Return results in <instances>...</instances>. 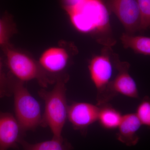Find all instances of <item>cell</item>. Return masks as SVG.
<instances>
[{
    "instance_id": "obj_1",
    "label": "cell",
    "mask_w": 150,
    "mask_h": 150,
    "mask_svg": "<svg viewBox=\"0 0 150 150\" xmlns=\"http://www.w3.org/2000/svg\"><path fill=\"white\" fill-rule=\"evenodd\" d=\"M71 22L81 33L105 36L111 33L109 9L104 0H73L63 6Z\"/></svg>"
},
{
    "instance_id": "obj_2",
    "label": "cell",
    "mask_w": 150,
    "mask_h": 150,
    "mask_svg": "<svg viewBox=\"0 0 150 150\" xmlns=\"http://www.w3.org/2000/svg\"><path fill=\"white\" fill-rule=\"evenodd\" d=\"M67 77L59 78L51 91L41 90L39 96L45 102V110L42 125L48 126L53 138H62V133L67 119L69 105L66 97Z\"/></svg>"
},
{
    "instance_id": "obj_3",
    "label": "cell",
    "mask_w": 150,
    "mask_h": 150,
    "mask_svg": "<svg viewBox=\"0 0 150 150\" xmlns=\"http://www.w3.org/2000/svg\"><path fill=\"white\" fill-rule=\"evenodd\" d=\"M9 86L14 97L15 117L23 133L42 125L40 105L23 85L12 75L8 77Z\"/></svg>"
},
{
    "instance_id": "obj_4",
    "label": "cell",
    "mask_w": 150,
    "mask_h": 150,
    "mask_svg": "<svg viewBox=\"0 0 150 150\" xmlns=\"http://www.w3.org/2000/svg\"><path fill=\"white\" fill-rule=\"evenodd\" d=\"M2 48L11 75L17 79L22 82L36 80L44 87L53 83L39 63H37L32 58L11 45Z\"/></svg>"
},
{
    "instance_id": "obj_5",
    "label": "cell",
    "mask_w": 150,
    "mask_h": 150,
    "mask_svg": "<svg viewBox=\"0 0 150 150\" xmlns=\"http://www.w3.org/2000/svg\"><path fill=\"white\" fill-rule=\"evenodd\" d=\"M111 46H105L101 54L93 57L89 63L88 71L97 91V105L108 103L111 99L109 86L112 77L113 53Z\"/></svg>"
},
{
    "instance_id": "obj_6",
    "label": "cell",
    "mask_w": 150,
    "mask_h": 150,
    "mask_svg": "<svg viewBox=\"0 0 150 150\" xmlns=\"http://www.w3.org/2000/svg\"><path fill=\"white\" fill-rule=\"evenodd\" d=\"M114 67L118 71L116 76L109 86L110 98L118 94L133 98H139V91L136 82L129 73L130 65L127 62H121L118 55L113 54Z\"/></svg>"
},
{
    "instance_id": "obj_7",
    "label": "cell",
    "mask_w": 150,
    "mask_h": 150,
    "mask_svg": "<svg viewBox=\"0 0 150 150\" xmlns=\"http://www.w3.org/2000/svg\"><path fill=\"white\" fill-rule=\"evenodd\" d=\"M106 4L123 24L126 33L134 35L139 30L141 16L137 0H107Z\"/></svg>"
},
{
    "instance_id": "obj_8",
    "label": "cell",
    "mask_w": 150,
    "mask_h": 150,
    "mask_svg": "<svg viewBox=\"0 0 150 150\" xmlns=\"http://www.w3.org/2000/svg\"><path fill=\"white\" fill-rule=\"evenodd\" d=\"M99 107L87 102H74L69 105L67 119L74 129L85 135L88 127L98 121Z\"/></svg>"
},
{
    "instance_id": "obj_9",
    "label": "cell",
    "mask_w": 150,
    "mask_h": 150,
    "mask_svg": "<svg viewBox=\"0 0 150 150\" xmlns=\"http://www.w3.org/2000/svg\"><path fill=\"white\" fill-rule=\"evenodd\" d=\"M23 134L15 116L0 111V150L17 147Z\"/></svg>"
},
{
    "instance_id": "obj_10",
    "label": "cell",
    "mask_w": 150,
    "mask_h": 150,
    "mask_svg": "<svg viewBox=\"0 0 150 150\" xmlns=\"http://www.w3.org/2000/svg\"><path fill=\"white\" fill-rule=\"evenodd\" d=\"M69 59V53L65 48L52 47L43 52L39 64L46 73L59 74L67 68Z\"/></svg>"
},
{
    "instance_id": "obj_11",
    "label": "cell",
    "mask_w": 150,
    "mask_h": 150,
    "mask_svg": "<svg viewBox=\"0 0 150 150\" xmlns=\"http://www.w3.org/2000/svg\"><path fill=\"white\" fill-rule=\"evenodd\" d=\"M142 126L135 112L123 115L121 123L117 129V140L128 146H135L139 141L140 138L137 132Z\"/></svg>"
},
{
    "instance_id": "obj_12",
    "label": "cell",
    "mask_w": 150,
    "mask_h": 150,
    "mask_svg": "<svg viewBox=\"0 0 150 150\" xmlns=\"http://www.w3.org/2000/svg\"><path fill=\"white\" fill-rule=\"evenodd\" d=\"M98 121L105 130H113L118 129L123 115L109 103L99 105Z\"/></svg>"
},
{
    "instance_id": "obj_13",
    "label": "cell",
    "mask_w": 150,
    "mask_h": 150,
    "mask_svg": "<svg viewBox=\"0 0 150 150\" xmlns=\"http://www.w3.org/2000/svg\"><path fill=\"white\" fill-rule=\"evenodd\" d=\"M19 144L24 150H72L73 149L71 145L63 137H53L52 139L33 144L22 139Z\"/></svg>"
},
{
    "instance_id": "obj_14",
    "label": "cell",
    "mask_w": 150,
    "mask_h": 150,
    "mask_svg": "<svg viewBox=\"0 0 150 150\" xmlns=\"http://www.w3.org/2000/svg\"><path fill=\"white\" fill-rule=\"evenodd\" d=\"M121 43L125 48H130L137 54L150 56V38L135 36L123 33L120 38Z\"/></svg>"
},
{
    "instance_id": "obj_15",
    "label": "cell",
    "mask_w": 150,
    "mask_h": 150,
    "mask_svg": "<svg viewBox=\"0 0 150 150\" xmlns=\"http://www.w3.org/2000/svg\"><path fill=\"white\" fill-rule=\"evenodd\" d=\"M15 30L9 16L6 15L0 18V46L2 48L11 45L10 39L14 33Z\"/></svg>"
},
{
    "instance_id": "obj_16",
    "label": "cell",
    "mask_w": 150,
    "mask_h": 150,
    "mask_svg": "<svg viewBox=\"0 0 150 150\" xmlns=\"http://www.w3.org/2000/svg\"><path fill=\"white\" fill-rule=\"evenodd\" d=\"M135 113L142 126L150 129V96H146L142 99L137 106Z\"/></svg>"
},
{
    "instance_id": "obj_17",
    "label": "cell",
    "mask_w": 150,
    "mask_h": 150,
    "mask_svg": "<svg viewBox=\"0 0 150 150\" xmlns=\"http://www.w3.org/2000/svg\"><path fill=\"white\" fill-rule=\"evenodd\" d=\"M139 9L141 23L139 30L150 28V0H137Z\"/></svg>"
},
{
    "instance_id": "obj_18",
    "label": "cell",
    "mask_w": 150,
    "mask_h": 150,
    "mask_svg": "<svg viewBox=\"0 0 150 150\" xmlns=\"http://www.w3.org/2000/svg\"><path fill=\"white\" fill-rule=\"evenodd\" d=\"M8 79L3 72L2 63L0 60V98L11 95Z\"/></svg>"
}]
</instances>
